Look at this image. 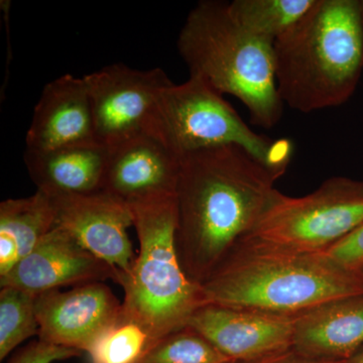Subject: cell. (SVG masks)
<instances>
[{"instance_id": "obj_3", "label": "cell", "mask_w": 363, "mask_h": 363, "mask_svg": "<svg viewBox=\"0 0 363 363\" xmlns=\"http://www.w3.org/2000/svg\"><path fill=\"white\" fill-rule=\"evenodd\" d=\"M277 87L303 113L345 104L363 70L359 0H316L274 43Z\"/></svg>"}, {"instance_id": "obj_25", "label": "cell", "mask_w": 363, "mask_h": 363, "mask_svg": "<svg viewBox=\"0 0 363 363\" xmlns=\"http://www.w3.org/2000/svg\"><path fill=\"white\" fill-rule=\"evenodd\" d=\"M342 363H363V345L348 359L343 360Z\"/></svg>"}, {"instance_id": "obj_18", "label": "cell", "mask_w": 363, "mask_h": 363, "mask_svg": "<svg viewBox=\"0 0 363 363\" xmlns=\"http://www.w3.org/2000/svg\"><path fill=\"white\" fill-rule=\"evenodd\" d=\"M316 0H233L228 9L234 20L255 37L274 44L288 33Z\"/></svg>"}, {"instance_id": "obj_13", "label": "cell", "mask_w": 363, "mask_h": 363, "mask_svg": "<svg viewBox=\"0 0 363 363\" xmlns=\"http://www.w3.org/2000/svg\"><path fill=\"white\" fill-rule=\"evenodd\" d=\"M108 150L100 191L128 205L176 195L180 160L157 138L143 133Z\"/></svg>"}, {"instance_id": "obj_6", "label": "cell", "mask_w": 363, "mask_h": 363, "mask_svg": "<svg viewBox=\"0 0 363 363\" xmlns=\"http://www.w3.org/2000/svg\"><path fill=\"white\" fill-rule=\"evenodd\" d=\"M147 135L179 160L206 147L240 145L279 177L286 173L294 150L286 138L274 140L255 133L220 93L193 76L162 90Z\"/></svg>"}, {"instance_id": "obj_1", "label": "cell", "mask_w": 363, "mask_h": 363, "mask_svg": "<svg viewBox=\"0 0 363 363\" xmlns=\"http://www.w3.org/2000/svg\"><path fill=\"white\" fill-rule=\"evenodd\" d=\"M279 178L240 145L206 147L181 157L176 245L189 278L201 285L252 233Z\"/></svg>"}, {"instance_id": "obj_12", "label": "cell", "mask_w": 363, "mask_h": 363, "mask_svg": "<svg viewBox=\"0 0 363 363\" xmlns=\"http://www.w3.org/2000/svg\"><path fill=\"white\" fill-rule=\"evenodd\" d=\"M294 324L295 316L206 304L193 314L188 326L234 362L291 350Z\"/></svg>"}, {"instance_id": "obj_23", "label": "cell", "mask_w": 363, "mask_h": 363, "mask_svg": "<svg viewBox=\"0 0 363 363\" xmlns=\"http://www.w3.org/2000/svg\"><path fill=\"white\" fill-rule=\"evenodd\" d=\"M324 253L346 269L362 272L363 269V223Z\"/></svg>"}, {"instance_id": "obj_22", "label": "cell", "mask_w": 363, "mask_h": 363, "mask_svg": "<svg viewBox=\"0 0 363 363\" xmlns=\"http://www.w3.org/2000/svg\"><path fill=\"white\" fill-rule=\"evenodd\" d=\"M81 351L38 339L18 350L9 363H52L80 357Z\"/></svg>"}, {"instance_id": "obj_15", "label": "cell", "mask_w": 363, "mask_h": 363, "mask_svg": "<svg viewBox=\"0 0 363 363\" xmlns=\"http://www.w3.org/2000/svg\"><path fill=\"white\" fill-rule=\"evenodd\" d=\"M362 345L363 294L331 301L295 316L292 348L301 354L346 360Z\"/></svg>"}, {"instance_id": "obj_5", "label": "cell", "mask_w": 363, "mask_h": 363, "mask_svg": "<svg viewBox=\"0 0 363 363\" xmlns=\"http://www.w3.org/2000/svg\"><path fill=\"white\" fill-rule=\"evenodd\" d=\"M130 207L140 252L119 285L123 316L147 332L150 344L188 326L206 301L201 285L184 272L177 252L176 195Z\"/></svg>"}, {"instance_id": "obj_10", "label": "cell", "mask_w": 363, "mask_h": 363, "mask_svg": "<svg viewBox=\"0 0 363 363\" xmlns=\"http://www.w3.org/2000/svg\"><path fill=\"white\" fill-rule=\"evenodd\" d=\"M106 279L121 285L123 272L86 250L63 228L55 226L32 252L0 278V286L21 289L37 296Z\"/></svg>"}, {"instance_id": "obj_21", "label": "cell", "mask_w": 363, "mask_h": 363, "mask_svg": "<svg viewBox=\"0 0 363 363\" xmlns=\"http://www.w3.org/2000/svg\"><path fill=\"white\" fill-rule=\"evenodd\" d=\"M149 344L147 332L124 319L100 336L87 353L92 363H136Z\"/></svg>"}, {"instance_id": "obj_17", "label": "cell", "mask_w": 363, "mask_h": 363, "mask_svg": "<svg viewBox=\"0 0 363 363\" xmlns=\"http://www.w3.org/2000/svg\"><path fill=\"white\" fill-rule=\"evenodd\" d=\"M51 198L38 191L0 204V278L26 257L55 227Z\"/></svg>"}, {"instance_id": "obj_27", "label": "cell", "mask_w": 363, "mask_h": 363, "mask_svg": "<svg viewBox=\"0 0 363 363\" xmlns=\"http://www.w3.org/2000/svg\"><path fill=\"white\" fill-rule=\"evenodd\" d=\"M362 272H363V269H362Z\"/></svg>"}, {"instance_id": "obj_24", "label": "cell", "mask_w": 363, "mask_h": 363, "mask_svg": "<svg viewBox=\"0 0 363 363\" xmlns=\"http://www.w3.org/2000/svg\"><path fill=\"white\" fill-rule=\"evenodd\" d=\"M229 363H342V362H332V360L308 357L291 348V350L276 353V354L267 355V357L250 360H234Z\"/></svg>"}, {"instance_id": "obj_2", "label": "cell", "mask_w": 363, "mask_h": 363, "mask_svg": "<svg viewBox=\"0 0 363 363\" xmlns=\"http://www.w3.org/2000/svg\"><path fill=\"white\" fill-rule=\"evenodd\" d=\"M206 304L298 316L338 298L363 294V272L324 252L281 247L247 235L201 284Z\"/></svg>"}, {"instance_id": "obj_20", "label": "cell", "mask_w": 363, "mask_h": 363, "mask_svg": "<svg viewBox=\"0 0 363 363\" xmlns=\"http://www.w3.org/2000/svg\"><path fill=\"white\" fill-rule=\"evenodd\" d=\"M35 297L21 289L4 286L0 291V360L33 336H39Z\"/></svg>"}, {"instance_id": "obj_19", "label": "cell", "mask_w": 363, "mask_h": 363, "mask_svg": "<svg viewBox=\"0 0 363 363\" xmlns=\"http://www.w3.org/2000/svg\"><path fill=\"white\" fill-rule=\"evenodd\" d=\"M233 362L192 327L186 326L147 346L136 363H229Z\"/></svg>"}, {"instance_id": "obj_14", "label": "cell", "mask_w": 363, "mask_h": 363, "mask_svg": "<svg viewBox=\"0 0 363 363\" xmlns=\"http://www.w3.org/2000/svg\"><path fill=\"white\" fill-rule=\"evenodd\" d=\"M97 142L83 77L66 74L48 83L26 133V150L47 152Z\"/></svg>"}, {"instance_id": "obj_4", "label": "cell", "mask_w": 363, "mask_h": 363, "mask_svg": "<svg viewBox=\"0 0 363 363\" xmlns=\"http://www.w3.org/2000/svg\"><path fill=\"white\" fill-rule=\"evenodd\" d=\"M177 45L190 76L240 99L253 124L269 130L281 121L284 102L277 87L274 44L234 20L228 2L200 1L189 13Z\"/></svg>"}, {"instance_id": "obj_8", "label": "cell", "mask_w": 363, "mask_h": 363, "mask_svg": "<svg viewBox=\"0 0 363 363\" xmlns=\"http://www.w3.org/2000/svg\"><path fill=\"white\" fill-rule=\"evenodd\" d=\"M95 138L107 149L147 133L160 93L172 84L161 68L136 70L113 64L83 76Z\"/></svg>"}, {"instance_id": "obj_7", "label": "cell", "mask_w": 363, "mask_h": 363, "mask_svg": "<svg viewBox=\"0 0 363 363\" xmlns=\"http://www.w3.org/2000/svg\"><path fill=\"white\" fill-rule=\"evenodd\" d=\"M363 223V181L333 177L311 194L277 190L248 235L307 252H325Z\"/></svg>"}, {"instance_id": "obj_9", "label": "cell", "mask_w": 363, "mask_h": 363, "mask_svg": "<svg viewBox=\"0 0 363 363\" xmlns=\"http://www.w3.org/2000/svg\"><path fill=\"white\" fill-rule=\"evenodd\" d=\"M35 315L40 340L81 352L124 320L123 303L104 281L39 294Z\"/></svg>"}, {"instance_id": "obj_16", "label": "cell", "mask_w": 363, "mask_h": 363, "mask_svg": "<svg viewBox=\"0 0 363 363\" xmlns=\"http://www.w3.org/2000/svg\"><path fill=\"white\" fill-rule=\"evenodd\" d=\"M109 150L98 143L47 150H26L28 175L49 197L86 195L101 190Z\"/></svg>"}, {"instance_id": "obj_26", "label": "cell", "mask_w": 363, "mask_h": 363, "mask_svg": "<svg viewBox=\"0 0 363 363\" xmlns=\"http://www.w3.org/2000/svg\"><path fill=\"white\" fill-rule=\"evenodd\" d=\"M360 23H362V40H363V0H359Z\"/></svg>"}, {"instance_id": "obj_11", "label": "cell", "mask_w": 363, "mask_h": 363, "mask_svg": "<svg viewBox=\"0 0 363 363\" xmlns=\"http://www.w3.org/2000/svg\"><path fill=\"white\" fill-rule=\"evenodd\" d=\"M56 222L91 253L123 272H130L135 257L128 227L133 214L128 203L104 191L86 195L50 197Z\"/></svg>"}]
</instances>
